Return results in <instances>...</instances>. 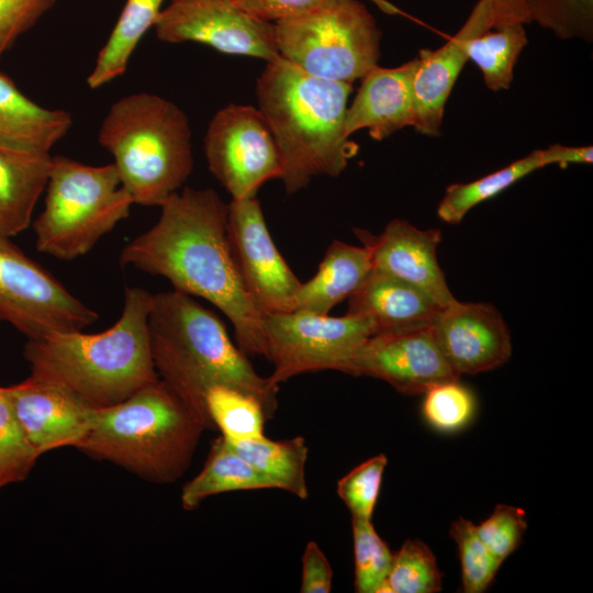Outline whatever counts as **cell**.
Instances as JSON below:
<instances>
[{
    "mask_svg": "<svg viewBox=\"0 0 593 593\" xmlns=\"http://www.w3.org/2000/svg\"><path fill=\"white\" fill-rule=\"evenodd\" d=\"M489 8L492 29L514 23H530L526 0H482Z\"/></svg>",
    "mask_w": 593,
    "mask_h": 593,
    "instance_id": "cell-41",
    "label": "cell"
},
{
    "mask_svg": "<svg viewBox=\"0 0 593 593\" xmlns=\"http://www.w3.org/2000/svg\"><path fill=\"white\" fill-rule=\"evenodd\" d=\"M441 579L432 550L421 540L407 539L393 553L379 593H435L441 590Z\"/></svg>",
    "mask_w": 593,
    "mask_h": 593,
    "instance_id": "cell-30",
    "label": "cell"
},
{
    "mask_svg": "<svg viewBox=\"0 0 593 593\" xmlns=\"http://www.w3.org/2000/svg\"><path fill=\"white\" fill-rule=\"evenodd\" d=\"M228 444L264 474L275 489L287 491L301 500L307 499L305 467L309 447L304 437L272 440L262 436Z\"/></svg>",
    "mask_w": 593,
    "mask_h": 593,
    "instance_id": "cell-26",
    "label": "cell"
},
{
    "mask_svg": "<svg viewBox=\"0 0 593 593\" xmlns=\"http://www.w3.org/2000/svg\"><path fill=\"white\" fill-rule=\"evenodd\" d=\"M164 2L165 0H126L87 78L89 88H100L126 71L133 52L145 33L154 27Z\"/></svg>",
    "mask_w": 593,
    "mask_h": 593,
    "instance_id": "cell-25",
    "label": "cell"
},
{
    "mask_svg": "<svg viewBox=\"0 0 593 593\" xmlns=\"http://www.w3.org/2000/svg\"><path fill=\"white\" fill-rule=\"evenodd\" d=\"M345 373L383 380L407 395L424 394L437 383L460 378L445 359L430 325L371 335Z\"/></svg>",
    "mask_w": 593,
    "mask_h": 593,
    "instance_id": "cell-14",
    "label": "cell"
},
{
    "mask_svg": "<svg viewBox=\"0 0 593 593\" xmlns=\"http://www.w3.org/2000/svg\"><path fill=\"white\" fill-rule=\"evenodd\" d=\"M51 154H35L0 146V235L26 230L36 202L46 188Z\"/></svg>",
    "mask_w": 593,
    "mask_h": 593,
    "instance_id": "cell-23",
    "label": "cell"
},
{
    "mask_svg": "<svg viewBox=\"0 0 593 593\" xmlns=\"http://www.w3.org/2000/svg\"><path fill=\"white\" fill-rule=\"evenodd\" d=\"M530 22L561 40L593 36V0H526Z\"/></svg>",
    "mask_w": 593,
    "mask_h": 593,
    "instance_id": "cell-34",
    "label": "cell"
},
{
    "mask_svg": "<svg viewBox=\"0 0 593 593\" xmlns=\"http://www.w3.org/2000/svg\"><path fill=\"white\" fill-rule=\"evenodd\" d=\"M56 0H0V59Z\"/></svg>",
    "mask_w": 593,
    "mask_h": 593,
    "instance_id": "cell-38",
    "label": "cell"
},
{
    "mask_svg": "<svg viewBox=\"0 0 593 593\" xmlns=\"http://www.w3.org/2000/svg\"><path fill=\"white\" fill-rule=\"evenodd\" d=\"M148 328L157 374L206 429L215 428L204 395L217 383L255 395L267 418L275 415L279 385L256 372L245 353L231 340L223 322L192 296L176 290L153 294Z\"/></svg>",
    "mask_w": 593,
    "mask_h": 593,
    "instance_id": "cell-2",
    "label": "cell"
},
{
    "mask_svg": "<svg viewBox=\"0 0 593 593\" xmlns=\"http://www.w3.org/2000/svg\"><path fill=\"white\" fill-rule=\"evenodd\" d=\"M158 221L120 254L122 267L166 278L227 316L242 351L262 355L264 314L246 292L226 232L228 204L211 188H184L161 205Z\"/></svg>",
    "mask_w": 593,
    "mask_h": 593,
    "instance_id": "cell-1",
    "label": "cell"
},
{
    "mask_svg": "<svg viewBox=\"0 0 593 593\" xmlns=\"http://www.w3.org/2000/svg\"><path fill=\"white\" fill-rule=\"evenodd\" d=\"M273 24L280 57L312 76L353 85L378 65L382 33L358 0Z\"/></svg>",
    "mask_w": 593,
    "mask_h": 593,
    "instance_id": "cell-8",
    "label": "cell"
},
{
    "mask_svg": "<svg viewBox=\"0 0 593 593\" xmlns=\"http://www.w3.org/2000/svg\"><path fill=\"white\" fill-rule=\"evenodd\" d=\"M45 191L44 209L33 222L35 245L66 261L89 253L134 204L113 163L91 166L52 156Z\"/></svg>",
    "mask_w": 593,
    "mask_h": 593,
    "instance_id": "cell-7",
    "label": "cell"
},
{
    "mask_svg": "<svg viewBox=\"0 0 593 593\" xmlns=\"http://www.w3.org/2000/svg\"><path fill=\"white\" fill-rule=\"evenodd\" d=\"M527 43L524 24L514 23L474 36L467 55L481 70L485 86L496 92L511 87L515 64Z\"/></svg>",
    "mask_w": 593,
    "mask_h": 593,
    "instance_id": "cell-29",
    "label": "cell"
},
{
    "mask_svg": "<svg viewBox=\"0 0 593 593\" xmlns=\"http://www.w3.org/2000/svg\"><path fill=\"white\" fill-rule=\"evenodd\" d=\"M264 489L275 488L220 436L212 443L202 470L183 485L180 501L184 510L192 511L212 495Z\"/></svg>",
    "mask_w": 593,
    "mask_h": 593,
    "instance_id": "cell-24",
    "label": "cell"
},
{
    "mask_svg": "<svg viewBox=\"0 0 593 593\" xmlns=\"http://www.w3.org/2000/svg\"><path fill=\"white\" fill-rule=\"evenodd\" d=\"M355 590L358 593H379L389 574L393 552L376 532L371 519L351 517Z\"/></svg>",
    "mask_w": 593,
    "mask_h": 593,
    "instance_id": "cell-31",
    "label": "cell"
},
{
    "mask_svg": "<svg viewBox=\"0 0 593 593\" xmlns=\"http://www.w3.org/2000/svg\"><path fill=\"white\" fill-rule=\"evenodd\" d=\"M372 269L367 247L334 240L327 247L316 273L301 283L295 310L329 314L360 288Z\"/></svg>",
    "mask_w": 593,
    "mask_h": 593,
    "instance_id": "cell-22",
    "label": "cell"
},
{
    "mask_svg": "<svg viewBox=\"0 0 593 593\" xmlns=\"http://www.w3.org/2000/svg\"><path fill=\"white\" fill-rule=\"evenodd\" d=\"M333 571L328 559L316 541H309L302 556V593H329Z\"/></svg>",
    "mask_w": 593,
    "mask_h": 593,
    "instance_id": "cell-40",
    "label": "cell"
},
{
    "mask_svg": "<svg viewBox=\"0 0 593 593\" xmlns=\"http://www.w3.org/2000/svg\"><path fill=\"white\" fill-rule=\"evenodd\" d=\"M72 125L69 112L38 105L0 71V146L35 154H51Z\"/></svg>",
    "mask_w": 593,
    "mask_h": 593,
    "instance_id": "cell-21",
    "label": "cell"
},
{
    "mask_svg": "<svg viewBox=\"0 0 593 593\" xmlns=\"http://www.w3.org/2000/svg\"><path fill=\"white\" fill-rule=\"evenodd\" d=\"M264 356L272 363L269 379L280 384L294 376L321 370L345 372L359 347L372 335L357 314L334 317L306 311L264 315Z\"/></svg>",
    "mask_w": 593,
    "mask_h": 593,
    "instance_id": "cell-9",
    "label": "cell"
},
{
    "mask_svg": "<svg viewBox=\"0 0 593 593\" xmlns=\"http://www.w3.org/2000/svg\"><path fill=\"white\" fill-rule=\"evenodd\" d=\"M38 458L0 387V490L23 481Z\"/></svg>",
    "mask_w": 593,
    "mask_h": 593,
    "instance_id": "cell-33",
    "label": "cell"
},
{
    "mask_svg": "<svg viewBox=\"0 0 593 593\" xmlns=\"http://www.w3.org/2000/svg\"><path fill=\"white\" fill-rule=\"evenodd\" d=\"M0 314L27 339L83 331L99 314L0 235Z\"/></svg>",
    "mask_w": 593,
    "mask_h": 593,
    "instance_id": "cell-10",
    "label": "cell"
},
{
    "mask_svg": "<svg viewBox=\"0 0 593 593\" xmlns=\"http://www.w3.org/2000/svg\"><path fill=\"white\" fill-rule=\"evenodd\" d=\"M2 389L40 457L65 446L76 448L94 425L98 409L51 379L31 373Z\"/></svg>",
    "mask_w": 593,
    "mask_h": 593,
    "instance_id": "cell-15",
    "label": "cell"
},
{
    "mask_svg": "<svg viewBox=\"0 0 593 593\" xmlns=\"http://www.w3.org/2000/svg\"><path fill=\"white\" fill-rule=\"evenodd\" d=\"M192 133L172 101L135 92L113 102L98 133L133 203L160 206L193 170Z\"/></svg>",
    "mask_w": 593,
    "mask_h": 593,
    "instance_id": "cell-6",
    "label": "cell"
},
{
    "mask_svg": "<svg viewBox=\"0 0 593 593\" xmlns=\"http://www.w3.org/2000/svg\"><path fill=\"white\" fill-rule=\"evenodd\" d=\"M423 415L440 432L463 428L473 417L475 400L473 393L459 379L443 381L424 393Z\"/></svg>",
    "mask_w": 593,
    "mask_h": 593,
    "instance_id": "cell-35",
    "label": "cell"
},
{
    "mask_svg": "<svg viewBox=\"0 0 593 593\" xmlns=\"http://www.w3.org/2000/svg\"><path fill=\"white\" fill-rule=\"evenodd\" d=\"M417 57L394 68H371L345 115L348 137L367 128L373 139L381 141L393 133L414 126L413 77Z\"/></svg>",
    "mask_w": 593,
    "mask_h": 593,
    "instance_id": "cell-19",
    "label": "cell"
},
{
    "mask_svg": "<svg viewBox=\"0 0 593 593\" xmlns=\"http://www.w3.org/2000/svg\"><path fill=\"white\" fill-rule=\"evenodd\" d=\"M430 328L445 359L459 377L493 370L511 357L510 329L492 304L456 299L439 309Z\"/></svg>",
    "mask_w": 593,
    "mask_h": 593,
    "instance_id": "cell-16",
    "label": "cell"
},
{
    "mask_svg": "<svg viewBox=\"0 0 593 593\" xmlns=\"http://www.w3.org/2000/svg\"><path fill=\"white\" fill-rule=\"evenodd\" d=\"M440 306L424 291L389 273L372 269L348 299L347 313L365 317L372 335L430 325Z\"/></svg>",
    "mask_w": 593,
    "mask_h": 593,
    "instance_id": "cell-20",
    "label": "cell"
},
{
    "mask_svg": "<svg viewBox=\"0 0 593 593\" xmlns=\"http://www.w3.org/2000/svg\"><path fill=\"white\" fill-rule=\"evenodd\" d=\"M492 27L490 10L479 0L461 29L448 42L435 51H419L413 77V127L418 133L440 135L445 104L468 60V43Z\"/></svg>",
    "mask_w": 593,
    "mask_h": 593,
    "instance_id": "cell-18",
    "label": "cell"
},
{
    "mask_svg": "<svg viewBox=\"0 0 593 593\" xmlns=\"http://www.w3.org/2000/svg\"><path fill=\"white\" fill-rule=\"evenodd\" d=\"M388 458L383 454L367 459L337 482V494L351 517L371 519Z\"/></svg>",
    "mask_w": 593,
    "mask_h": 593,
    "instance_id": "cell-36",
    "label": "cell"
},
{
    "mask_svg": "<svg viewBox=\"0 0 593 593\" xmlns=\"http://www.w3.org/2000/svg\"><path fill=\"white\" fill-rule=\"evenodd\" d=\"M545 165H558L566 167L569 164H592V146H564L560 144L550 145L541 149Z\"/></svg>",
    "mask_w": 593,
    "mask_h": 593,
    "instance_id": "cell-42",
    "label": "cell"
},
{
    "mask_svg": "<svg viewBox=\"0 0 593 593\" xmlns=\"http://www.w3.org/2000/svg\"><path fill=\"white\" fill-rule=\"evenodd\" d=\"M542 167H546L542 152L536 149L480 179L466 183H452L447 187L438 204L437 215L446 223L459 224L471 209Z\"/></svg>",
    "mask_w": 593,
    "mask_h": 593,
    "instance_id": "cell-27",
    "label": "cell"
},
{
    "mask_svg": "<svg viewBox=\"0 0 593 593\" xmlns=\"http://www.w3.org/2000/svg\"><path fill=\"white\" fill-rule=\"evenodd\" d=\"M338 0H232L244 12L270 23L302 18L334 5Z\"/></svg>",
    "mask_w": 593,
    "mask_h": 593,
    "instance_id": "cell-39",
    "label": "cell"
},
{
    "mask_svg": "<svg viewBox=\"0 0 593 593\" xmlns=\"http://www.w3.org/2000/svg\"><path fill=\"white\" fill-rule=\"evenodd\" d=\"M351 83L312 76L282 57L268 61L256 83L264 115L281 157L287 193L314 177L339 176L358 153L345 133Z\"/></svg>",
    "mask_w": 593,
    "mask_h": 593,
    "instance_id": "cell-3",
    "label": "cell"
},
{
    "mask_svg": "<svg viewBox=\"0 0 593 593\" xmlns=\"http://www.w3.org/2000/svg\"><path fill=\"white\" fill-rule=\"evenodd\" d=\"M527 528L525 512L515 506L499 504L475 530L490 549L503 562L518 547Z\"/></svg>",
    "mask_w": 593,
    "mask_h": 593,
    "instance_id": "cell-37",
    "label": "cell"
},
{
    "mask_svg": "<svg viewBox=\"0 0 593 593\" xmlns=\"http://www.w3.org/2000/svg\"><path fill=\"white\" fill-rule=\"evenodd\" d=\"M354 233L368 248L373 269L415 286L440 307L456 300L437 259L440 230H421L394 219L378 235L363 228H355Z\"/></svg>",
    "mask_w": 593,
    "mask_h": 593,
    "instance_id": "cell-17",
    "label": "cell"
},
{
    "mask_svg": "<svg viewBox=\"0 0 593 593\" xmlns=\"http://www.w3.org/2000/svg\"><path fill=\"white\" fill-rule=\"evenodd\" d=\"M152 302L147 290L127 287L121 317L107 331L27 339L23 356L31 373L58 382L94 409L126 400L159 379L150 351Z\"/></svg>",
    "mask_w": 593,
    "mask_h": 593,
    "instance_id": "cell-4",
    "label": "cell"
},
{
    "mask_svg": "<svg viewBox=\"0 0 593 593\" xmlns=\"http://www.w3.org/2000/svg\"><path fill=\"white\" fill-rule=\"evenodd\" d=\"M1 320H2V316H1V314H0V321H1Z\"/></svg>",
    "mask_w": 593,
    "mask_h": 593,
    "instance_id": "cell-43",
    "label": "cell"
},
{
    "mask_svg": "<svg viewBox=\"0 0 593 593\" xmlns=\"http://www.w3.org/2000/svg\"><path fill=\"white\" fill-rule=\"evenodd\" d=\"M226 232L237 272L256 307L264 315L294 311L302 282L276 247L256 197L232 199Z\"/></svg>",
    "mask_w": 593,
    "mask_h": 593,
    "instance_id": "cell-12",
    "label": "cell"
},
{
    "mask_svg": "<svg viewBox=\"0 0 593 593\" xmlns=\"http://www.w3.org/2000/svg\"><path fill=\"white\" fill-rule=\"evenodd\" d=\"M449 535L458 548L463 591L466 593L484 592L492 583L502 562L481 540L472 522L459 517L451 524Z\"/></svg>",
    "mask_w": 593,
    "mask_h": 593,
    "instance_id": "cell-32",
    "label": "cell"
},
{
    "mask_svg": "<svg viewBox=\"0 0 593 593\" xmlns=\"http://www.w3.org/2000/svg\"><path fill=\"white\" fill-rule=\"evenodd\" d=\"M205 409L215 429L227 443L260 438L268 419L261 402L253 394L225 383L211 385Z\"/></svg>",
    "mask_w": 593,
    "mask_h": 593,
    "instance_id": "cell-28",
    "label": "cell"
},
{
    "mask_svg": "<svg viewBox=\"0 0 593 593\" xmlns=\"http://www.w3.org/2000/svg\"><path fill=\"white\" fill-rule=\"evenodd\" d=\"M204 430L195 413L158 379L115 405L98 409L94 425L76 448L165 484L183 475Z\"/></svg>",
    "mask_w": 593,
    "mask_h": 593,
    "instance_id": "cell-5",
    "label": "cell"
},
{
    "mask_svg": "<svg viewBox=\"0 0 593 593\" xmlns=\"http://www.w3.org/2000/svg\"><path fill=\"white\" fill-rule=\"evenodd\" d=\"M204 154L211 174L232 199L256 197L265 182L280 178L276 139L261 112L250 105L231 103L214 114Z\"/></svg>",
    "mask_w": 593,
    "mask_h": 593,
    "instance_id": "cell-11",
    "label": "cell"
},
{
    "mask_svg": "<svg viewBox=\"0 0 593 593\" xmlns=\"http://www.w3.org/2000/svg\"><path fill=\"white\" fill-rule=\"evenodd\" d=\"M154 29L166 43L195 42L267 63L280 57L275 24L251 16L232 0H170Z\"/></svg>",
    "mask_w": 593,
    "mask_h": 593,
    "instance_id": "cell-13",
    "label": "cell"
}]
</instances>
